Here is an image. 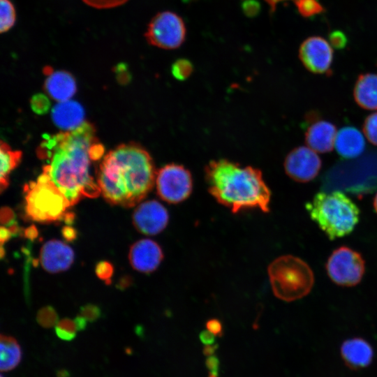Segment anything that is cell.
Masks as SVG:
<instances>
[{"instance_id":"cell-1","label":"cell","mask_w":377,"mask_h":377,"mask_svg":"<svg viewBox=\"0 0 377 377\" xmlns=\"http://www.w3.org/2000/svg\"><path fill=\"white\" fill-rule=\"evenodd\" d=\"M103 146L94 126L84 121L77 128L45 137L38 154L46 160L43 171L73 206L84 197L101 193L91 175L92 164L102 159Z\"/></svg>"},{"instance_id":"cell-2","label":"cell","mask_w":377,"mask_h":377,"mask_svg":"<svg viewBox=\"0 0 377 377\" xmlns=\"http://www.w3.org/2000/svg\"><path fill=\"white\" fill-rule=\"evenodd\" d=\"M156 177L149 154L135 143L123 144L101 160L96 179L103 198L112 205L131 207L152 189Z\"/></svg>"},{"instance_id":"cell-3","label":"cell","mask_w":377,"mask_h":377,"mask_svg":"<svg viewBox=\"0 0 377 377\" xmlns=\"http://www.w3.org/2000/svg\"><path fill=\"white\" fill-rule=\"evenodd\" d=\"M205 179L211 195L233 213L249 208L269 211L271 191L258 169L219 159L208 163Z\"/></svg>"},{"instance_id":"cell-4","label":"cell","mask_w":377,"mask_h":377,"mask_svg":"<svg viewBox=\"0 0 377 377\" xmlns=\"http://www.w3.org/2000/svg\"><path fill=\"white\" fill-rule=\"evenodd\" d=\"M305 207L310 218L331 240L350 234L360 218L357 205L339 191L318 192Z\"/></svg>"},{"instance_id":"cell-5","label":"cell","mask_w":377,"mask_h":377,"mask_svg":"<svg viewBox=\"0 0 377 377\" xmlns=\"http://www.w3.org/2000/svg\"><path fill=\"white\" fill-rule=\"evenodd\" d=\"M268 276L274 295L286 302L306 296L314 283L313 273L309 265L291 255L280 256L270 263Z\"/></svg>"},{"instance_id":"cell-6","label":"cell","mask_w":377,"mask_h":377,"mask_svg":"<svg viewBox=\"0 0 377 377\" xmlns=\"http://www.w3.org/2000/svg\"><path fill=\"white\" fill-rule=\"evenodd\" d=\"M24 191L25 214L29 219L36 222L63 221L71 207L63 193L43 171L35 181L24 186Z\"/></svg>"},{"instance_id":"cell-7","label":"cell","mask_w":377,"mask_h":377,"mask_svg":"<svg viewBox=\"0 0 377 377\" xmlns=\"http://www.w3.org/2000/svg\"><path fill=\"white\" fill-rule=\"evenodd\" d=\"M325 267L334 283L346 287L357 285L365 272V262L361 254L345 246L332 251Z\"/></svg>"},{"instance_id":"cell-8","label":"cell","mask_w":377,"mask_h":377,"mask_svg":"<svg viewBox=\"0 0 377 377\" xmlns=\"http://www.w3.org/2000/svg\"><path fill=\"white\" fill-rule=\"evenodd\" d=\"M145 36L151 45L165 50L176 49L185 40V24L176 13L161 12L151 20Z\"/></svg>"},{"instance_id":"cell-9","label":"cell","mask_w":377,"mask_h":377,"mask_svg":"<svg viewBox=\"0 0 377 377\" xmlns=\"http://www.w3.org/2000/svg\"><path fill=\"white\" fill-rule=\"evenodd\" d=\"M158 196L169 203H179L185 200L193 188L190 172L184 166L170 163L161 168L155 181Z\"/></svg>"},{"instance_id":"cell-10","label":"cell","mask_w":377,"mask_h":377,"mask_svg":"<svg viewBox=\"0 0 377 377\" xmlns=\"http://www.w3.org/2000/svg\"><path fill=\"white\" fill-rule=\"evenodd\" d=\"M299 57L309 71L329 74L333 61V49L325 38L318 36H310L300 45Z\"/></svg>"},{"instance_id":"cell-11","label":"cell","mask_w":377,"mask_h":377,"mask_svg":"<svg viewBox=\"0 0 377 377\" xmlns=\"http://www.w3.org/2000/svg\"><path fill=\"white\" fill-rule=\"evenodd\" d=\"M322 166L320 158L309 147L294 148L284 161L286 173L297 182H308L318 174Z\"/></svg>"},{"instance_id":"cell-12","label":"cell","mask_w":377,"mask_h":377,"mask_svg":"<svg viewBox=\"0 0 377 377\" xmlns=\"http://www.w3.org/2000/svg\"><path fill=\"white\" fill-rule=\"evenodd\" d=\"M169 215L164 206L156 200L140 203L133 214L135 228L141 233L154 235L160 233L168 225Z\"/></svg>"},{"instance_id":"cell-13","label":"cell","mask_w":377,"mask_h":377,"mask_svg":"<svg viewBox=\"0 0 377 377\" xmlns=\"http://www.w3.org/2000/svg\"><path fill=\"white\" fill-rule=\"evenodd\" d=\"M163 258L161 248L151 239L138 240L129 250L128 259L131 266L142 273H150L156 270Z\"/></svg>"},{"instance_id":"cell-14","label":"cell","mask_w":377,"mask_h":377,"mask_svg":"<svg viewBox=\"0 0 377 377\" xmlns=\"http://www.w3.org/2000/svg\"><path fill=\"white\" fill-rule=\"evenodd\" d=\"M74 251L64 242L52 239L44 244L40 249V263L49 273L67 270L74 261Z\"/></svg>"},{"instance_id":"cell-15","label":"cell","mask_w":377,"mask_h":377,"mask_svg":"<svg viewBox=\"0 0 377 377\" xmlns=\"http://www.w3.org/2000/svg\"><path fill=\"white\" fill-rule=\"evenodd\" d=\"M341 357L349 369L360 370L372 362L374 353L371 345L364 339L353 337L345 340L341 346Z\"/></svg>"},{"instance_id":"cell-16","label":"cell","mask_w":377,"mask_h":377,"mask_svg":"<svg viewBox=\"0 0 377 377\" xmlns=\"http://www.w3.org/2000/svg\"><path fill=\"white\" fill-rule=\"evenodd\" d=\"M337 133L336 126L332 123L313 119L306 129L305 142L316 152L327 153L333 149Z\"/></svg>"},{"instance_id":"cell-17","label":"cell","mask_w":377,"mask_h":377,"mask_svg":"<svg viewBox=\"0 0 377 377\" xmlns=\"http://www.w3.org/2000/svg\"><path fill=\"white\" fill-rule=\"evenodd\" d=\"M47 75L45 81V89L47 94L54 100L61 102L70 100L75 94L77 87L74 77L65 71H54L47 66L44 68Z\"/></svg>"},{"instance_id":"cell-18","label":"cell","mask_w":377,"mask_h":377,"mask_svg":"<svg viewBox=\"0 0 377 377\" xmlns=\"http://www.w3.org/2000/svg\"><path fill=\"white\" fill-rule=\"evenodd\" d=\"M52 119L55 125L63 131H71L84 122V111L77 101H61L52 108Z\"/></svg>"},{"instance_id":"cell-19","label":"cell","mask_w":377,"mask_h":377,"mask_svg":"<svg viewBox=\"0 0 377 377\" xmlns=\"http://www.w3.org/2000/svg\"><path fill=\"white\" fill-rule=\"evenodd\" d=\"M365 140L355 127L345 126L337 133L335 149L343 158L350 159L359 156L365 149Z\"/></svg>"},{"instance_id":"cell-20","label":"cell","mask_w":377,"mask_h":377,"mask_svg":"<svg viewBox=\"0 0 377 377\" xmlns=\"http://www.w3.org/2000/svg\"><path fill=\"white\" fill-rule=\"evenodd\" d=\"M353 97L362 108L377 110V73L360 74L354 86Z\"/></svg>"},{"instance_id":"cell-21","label":"cell","mask_w":377,"mask_h":377,"mask_svg":"<svg viewBox=\"0 0 377 377\" xmlns=\"http://www.w3.org/2000/svg\"><path fill=\"white\" fill-rule=\"evenodd\" d=\"M1 371L14 369L22 359V350L17 340L10 336L1 335Z\"/></svg>"},{"instance_id":"cell-22","label":"cell","mask_w":377,"mask_h":377,"mask_svg":"<svg viewBox=\"0 0 377 377\" xmlns=\"http://www.w3.org/2000/svg\"><path fill=\"white\" fill-rule=\"evenodd\" d=\"M0 153V189L2 192L8 186L9 175L20 162L22 153L21 151L12 149L6 142L2 140L1 142Z\"/></svg>"},{"instance_id":"cell-23","label":"cell","mask_w":377,"mask_h":377,"mask_svg":"<svg viewBox=\"0 0 377 377\" xmlns=\"http://www.w3.org/2000/svg\"><path fill=\"white\" fill-rule=\"evenodd\" d=\"M1 19L0 31L1 34L9 31L16 21V11L10 0H0Z\"/></svg>"},{"instance_id":"cell-24","label":"cell","mask_w":377,"mask_h":377,"mask_svg":"<svg viewBox=\"0 0 377 377\" xmlns=\"http://www.w3.org/2000/svg\"><path fill=\"white\" fill-rule=\"evenodd\" d=\"M54 330L57 336L64 341L73 340L77 331L75 320L70 318H63L59 320Z\"/></svg>"},{"instance_id":"cell-25","label":"cell","mask_w":377,"mask_h":377,"mask_svg":"<svg viewBox=\"0 0 377 377\" xmlns=\"http://www.w3.org/2000/svg\"><path fill=\"white\" fill-rule=\"evenodd\" d=\"M298 12L304 17H311L323 12L324 8L318 0H295Z\"/></svg>"},{"instance_id":"cell-26","label":"cell","mask_w":377,"mask_h":377,"mask_svg":"<svg viewBox=\"0 0 377 377\" xmlns=\"http://www.w3.org/2000/svg\"><path fill=\"white\" fill-rule=\"evenodd\" d=\"M38 323L43 327L50 328L56 326L59 317L55 309L50 306L40 309L36 316Z\"/></svg>"},{"instance_id":"cell-27","label":"cell","mask_w":377,"mask_h":377,"mask_svg":"<svg viewBox=\"0 0 377 377\" xmlns=\"http://www.w3.org/2000/svg\"><path fill=\"white\" fill-rule=\"evenodd\" d=\"M363 132L367 139L377 146V112L369 114L363 124Z\"/></svg>"},{"instance_id":"cell-28","label":"cell","mask_w":377,"mask_h":377,"mask_svg":"<svg viewBox=\"0 0 377 377\" xmlns=\"http://www.w3.org/2000/svg\"><path fill=\"white\" fill-rule=\"evenodd\" d=\"M192 71L193 66L191 63L185 59H179L175 61L171 68L172 75L179 80L188 78Z\"/></svg>"},{"instance_id":"cell-29","label":"cell","mask_w":377,"mask_h":377,"mask_svg":"<svg viewBox=\"0 0 377 377\" xmlns=\"http://www.w3.org/2000/svg\"><path fill=\"white\" fill-rule=\"evenodd\" d=\"M31 107L34 112L42 114L49 110L50 102L45 95L38 94L33 96L31 100Z\"/></svg>"},{"instance_id":"cell-30","label":"cell","mask_w":377,"mask_h":377,"mask_svg":"<svg viewBox=\"0 0 377 377\" xmlns=\"http://www.w3.org/2000/svg\"><path fill=\"white\" fill-rule=\"evenodd\" d=\"M79 315L84 318L87 322L93 323L100 318L101 315V309L92 304H87L82 306L79 312Z\"/></svg>"},{"instance_id":"cell-31","label":"cell","mask_w":377,"mask_h":377,"mask_svg":"<svg viewBox=\"0 0 377 377\" xmlns=\"http://www.w3.org/2000/svg\"><path fill=\"white\" fill-rule=\"evenodd\" d=\"M87 5L97 9H108L124 4L128 0H82Z\"/></svg>"},{"instance_id":"cell-32","label":"cell","mask_w":377,"mask_h":377,"mask_svg":"<svg viewBox=\"0 0 377 377\" xmlns=\"http://www.w3.org/2000/svg\"><path fill=\"white\" fill-rule=\"evenodd\" d=\"M95 272L99 279L108 283L113 274V266L108 261H101L96 264Z\"/></svg>"},{"instance_id":"cell-33","label":"cell","mask_w":377,"mask_h":377,"mask_svg":"<svg viewBox=\"0 0 377 377\" xmlns=\"http://www.w3.org/2000/svg\"><path fill=\"white\" fill-rule=\"evenodd\" d=\"M329 43L331 46L335 49H343L348 43L346 34L340 30H334L329 35Z\"/></svg>"},{"instance_id":"cell-34","label":"cell","mask_w":377,"mask_h":377,"mask_svg":"<svg viewBox=\"0 0 377 377\" xmlns=\"http://www.w3.org/2000/svg\"><path fill=\"white\" fill-rule=\"evenodd\" d=\"M220 362L219 358L213 355L207 356L205 360V366L208 369V377H219Z\"/></svg>"},{"instance_id":"cell-35","label":"cell","mask_w":377,"mask_h":377,"mask_svg":"<svg viewBox=\"0 0 377 377\" xmlns=\"http://www.w3.org/2000/svg\"><path fill=\"white\" fill-rule=\"evenodd\" d=\"M15 221V215L13 211L8 207H3L1 209V223L8 227Z\"/></svg>"},{"instance_id":"cell-36","label":"cell","mask_w":377,"mask_h":377,"mask_svg":"<svg viewBox=\"0 0 377 377\" xmlns=\"http://www.w3.org/2000/svg\"><path fill=\"white\" fill-rule=\"evenodd\" d=\"M207 330L213 333L215 336L222 335V325L219 320L212 319L207 321L206 324Z\"/></svg>"},{"instance_id":"cell-37","label":"cell","mask_w":377,"mask_h":377,"mask_svg":"<svg viewBox=\"0 0 377 377\" xmlns=\"http://www.w3.org/2000/svg\"><path fill=\"white\" fill-rule=\"evenodd\" d=\"M199 337L200 341L205 345L214 344L215 341V335L208 330L201 332Z\"/></svg>"},{"instance_id":"cell-38","label":"cell","mask_w":377,"mask_h":377,"mask_svg":"<svg viewBox=\"0 0 377 377\" xmlns=\"http://www.w3.org/2000/svg\"><path fill=\"white\" fill-rule=\"evenodd\" d=\"M61 233L66 241H73L77 237V231L73 227L69 226L63 227Z\"/></svg>"},{"instance_id":"cell-39","label":"cell","mask_w":377,"mask_h":377,"mask_svg":"<svg viewBox=\"0 0 377 377\" xmlns=\"http://www.w3.org/2000/svg\"><path fill=\"white\" fill-rule=\"evenodd\" d=\"M12 237V235L9 231L8 228L6 226H1L0 229V240L1 245H3V243L6 242Z\"/></svg>"},{"instance_id":"cell-40","label":"cell","mask_w":377,"mask_h":377,"mask_svg":"<svg viewBox=\"0 0 377 377\" xmlns=\"http://www.w3.org/2000/svg\"><path fill=\"white\" fill-rule=\"evenodd\" d=\"M244 7L246 14L253 15L256 13V11L258 10L257 3L253 1L245 2Z\"/></svg>"},{"instance_id":"cell-41","label":"cell","mask_w":377,"mask_h":377,"mask_svg":"<svg viewBox=\"0 0 377 377\" xmlns=\"http://www.w3.org/2000/svg\"><path fill=\"white\" fill-rule=\"evenodd\" d=\"M38 230L35 226L32 225L27 228L24 232V236L31 240H34L38 236Z\"/></svg>"},{"instance_id":"cell-42","label":"cell","mask_w":377,"mask_h":377,"mask_svg":"<svg viewBox=\"0 0 377 377\" xmlns=\"http://www.w3.org/2000/svg\"><path fill=\"white\" fill-rule=\"evenodd\" d=\"M74 320L76 324L77 331L85 330L87 325V320L84 318L80 315H78L74 318Z\"/></svg>"},{"instance_id":"cell-43","label":"cell","mask_w":377,"mask_h":377,"mask_svg":"<svg viewBox=\"0 0 377 377\" xmlns=\"http://www.w3.org/2000/svg\"><path fill=\"white\" fill-rule=\"evenodd\" d=\"M217 348H218V345H214V344L205 345L202 350V352H203V354L207 357V356L213 355Z\"/></svg>"},{"instance_id":"cell-44","label":"cell","mask_w":377,"mask_h":377,"mask_svg":"<svg viewBox=\"0 0 377 377\" xmlns=\"http://www.w3.org/2000/svg\"><path fill=\"white\" fill-rule=\"evenodd\" d=\"M69 374L67 371L66 370H60L57 373L58 377H68Z\"/></svg>"},{"instance_id":"cell-45","label":"cell","mask_w":377,"mask_h":377,"mask_svg":"<svg viewBox=\"0 0 377 377\" xmlns=\"http://www.w3.org/2000/svg\"><path fill=\"white\" fill-rule=\"evenodd\" d=\"M374 207L375 212L377 213V193L376 194L374 198Z\"/></svg>"},{"instance_id":"cell-46","label":"cell","mask_w":377,"mask_h":377,"mask_svg":"<svg viewBox=\"0 0 377 377\" xmlns=\"http://www.w3.org/2000/svg\"><path fill=\"white\" fill-rule=\"evenodd\" d=\"M1 377H3L2 376Z\"/></svg>"}]
</instances>
